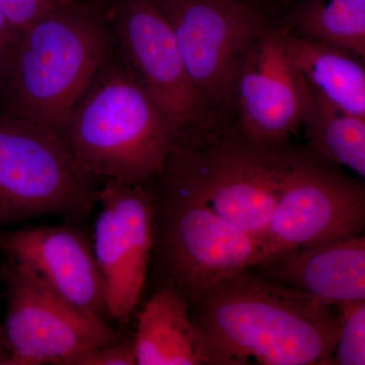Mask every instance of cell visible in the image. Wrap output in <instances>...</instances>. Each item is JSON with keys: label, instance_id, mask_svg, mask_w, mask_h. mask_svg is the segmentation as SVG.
Wrapping results in <instances>:
<instances>
[{"label": "cell", "instance_id": "1", "mask_svg": "<svg viewBox=\"0 0 365 365\" xmlns=\"http://www.w3.org/2000/svg\"><path fill=\"white\" fill-rule=\"evenodd\" d=\"M188 307L211 365L334 364L339 309L252 269L205 288Z\"/></svg>", "mask_w": 365, "mask_h": 365}, {"label": "cell", "instance_id": "2", "mask_svg": "<svg viewBox=\"0 0 365 365\" xmlns=\"http://www.w3.org/2000/svg\"><path fill=\"white\" fill-rule=\"evenodd\" d=\"M297 151L255 143L244 134L210 133L205 120L180 131L153 182L205 204L264 241Z\"/></svg>", "mask_w": 365, "mask_h": 365}, {"label": "cell", "instance_id": "3", "mask_svg": "<svg viewBox=\"0 0 365 365\" xmlns=\"http://www.w3.org/2000/svg\"><path fill=\"white\" fill-rule=\"evenodd\" d=\"M105 30L73 2L21 31L1 91L4 113L63 132L105 61Z\"/></svg>", "mask_w": 365, "mask_h": 365}, {"label": "cell", "instance_id": "4", "mask_svg": "<svg viewBox=\"0 0 365 365\" xmlns=\"http://www.w3.org/2000/svg\"><path fill=\"white\" fill-rule=\"evenodd\" d=\"M98 182L150 185L162 174L177 132L132 71L101 74L62 132Z\"/></svg>", "mask_w": 365, "mask_h": 365}, {"label": "cell", "instance_id": "5", "mask_svg": "<svg viewBox=\"0 0 365 365\" xmlns=\"http://www.w3.org/2000/svg\"><path fill=\"white\" fill-rule=\"evenodd\" d=\"M98 182L61 132L0 115V227L49 215L81 222L98 204Z\"/></svg>", "mask_w": 365, "mask_h": 365}, {"label": "cell", "instance_id": "6", "mask_svg": "<svg viewBox=\"0 0 365 365\" xmlns=\"http://www.w3.org/2000/svg\"><path fill=\"white\" fill-rule=\"evenodd\" d=\"M155 209L151 261L170 287L189 302L235 274L261 265L264 244L205 204L160 185H150ZM150 261V262H151Z\"/></svg>", "mask_w": 365, "mask_h": 365}, {"label": "cell", "instance_id": "7", "mask_svg": "<svg viewBox=\"0 0 365 365\" xmlns=\"http://www.w3.org/2000/svg\"><path fill=\"white\" fill-rule=\"evenodd\" d=\"M1 275L9 365H81L98 348L123 340L109 322L79 311L19 264L7 260Z\"/></svg>", "mask_w": 365, "mask_h": 365}, {"label": "cell", "instance_id": "8", "mask_svg": "<svg viewBox=\"0 0 365 365\" xmlns=\"http://www.w3.org/2000/svg\"><path fill=\"white\" fill-rule=\"evenodd\" d=\"M365 230V182L314 153L297 151L264 237L266 265L294 250ZM258 266V267H260Z\"/></svg>", "mask_w": 365, "mask_h": 365}, {"label": "cell", "instance_id": "9", "mask_svg": "<svg viewBox=\"0 0 365 365\" xmlns=\"http://www.w3.org/2000/svg\"><path fill=\"white\" fill-rule=\"evenodd\" d=\"M168 19L205 111L234 103L247 55L267 29L242 0H153Z\"/></svg>", "mask_w": 365, "mask_h": 365}, {"label": "cell", "instance_id": "10", "mask_svg": "<svg viewBox=\"0 0 365 365\" xmlns=\"http://www.w3.org/2000/svg\"><path fill=\"white\" fill-rule=\"evenodd\" d=\"M93 247L104 280L110 321L126 325L145 285L155 244V209L150 185L103 182Z\"/></svg>", "mask_w": 365, "mask_h": 365}, {"label": "cell", "instance_id": "11", "mask_svg": "<svg viewBox=\"0 0 365 365\" xmlns=\"http://www.w3.org/2000/svg\"><path fill=\"white\" fill-rule=\"evenodd\" d=\"M118 28L133 73L177 134L205 116L172 26L153 0H122Z\"/></svg>", "mask_w": 365, "mask_h": 365}, {"label": "cell", "instance_id": "12", "mask_svg": "<svg viewBox=\"0 0 365 365\" xmlns=\"http://www.w3.org/2000/svg\"><path fill=\"white\" fill-rule=\"evenodd\" d=\"M307 81L290 57L283 33L266 29L235 81L241 132L255 143L280 145L304 123Z\"/></svg>", "mask_w": 365, "mask_h": 365}, {"label": "cell", "instance_id": "13", "mask_svg": "<svg viewBox=\"0 0 365 365\" xmlns=\"http://www.w3.org/2000/svg\"><path fill=\"white\" fill-rule=\"evenodd\" d=\"M0 251L79 311L110 322L104 280L93 242L83 228L67 225L2 232Z\"/></svg>", "mask_w": 365, "mask_h": 365}, {"label": "cell", "instance_id": "14", "mask_svg": "<svg viewBox=\"0 0 365 365\" xmlns=\"http://www.w3.org/2000/svg\"><path fill=\"white\" fill-rule=\"evenodd\" d=\"M257 268L270 279L333 306L360 302L365 299V230L294 250Z\"/></svg>", "mask_w": 365, "mask_h": 365}, {"label": "cell", "instance_id": "15", "mask_svg": "<svg viewBox=\"0 0 365 365\" xmlns=\"http://www.w3.org/2000/svg\"><path fill=\"white\" fill-rule=\"evenodd\" d=\"M138 365H210L207 349L177 290L158 288L138 314L133 337Z\"/></svg>", "mask_w": 365, "mask_h": 365}, {"label": "cell", "instance_id": "16", "mask_svg": "<svg viewBox=\"0 0 365 365\" xmlns=\"http://www.w3.org/2000/svg\"><path fill=\"white\" fill-rule=\"evenodd\" d=\"M307 85L339 111L365 121V66L349 55L306 38L283 34Z\"/></svg>", "mask_w": 365, "mask_h": 365}, {"label": "cell", "instance_id": "17", "mask_svg": "<svg viewBox=\"0 0 365 365\" xmlns=\"http://www.w3.org/2000/svg\"><path fill=\"white\" fill-rule=\"evenodd\" d=\"M317 155L348 168L365 182V121L349 116L319 97L307 83L304 123Z\"/></svg>", "mask_w": 365, "mask_h": 365}, {"label": "cell", "instance_id": "18", "mask_svg": "<svg viewBox=\"0 0 365 365\" xmlns=\"http://www.w3.org/2000/svg\"><path fill=\"white\" fill-rule=\"evenodd\" d=\"M294 20L302 37L339 50L365 66V0H307Z\"/></svg>", "mask_w": 365, "mask_h": 365}, {"label": "cell", "instance_id": "19", "mask_svg": "<svg viewBox=\"0 0 365 365\" xmlns=\"http://www.w3.org/2000/svg\"><path fill=\"white\" fill-rule=\"evenodd\" d=\"M337 307L341 332L334 364L365 365V299Z\"/></svg>", "mask_w": 365, "mask_h": 365}, {"label": "cell", "instance_id": "20", "mask_svg": "<svg viewBox=\"0 0 365 365\" xmlns=\"http://www.w3.org/2000/svg\"><path fill=\"white\" fill-rule=\"evenodd\" d=\"M64 4L63 0H0V11L14 30L21 33Z\"/></svg>", "mask_w": 365, "mask_h": 365}, {"label": "cell", "instance_id": "21", "mask_svg": "<svg viewBox=\"0 0 365 365\" xmlns=\"http://www.w3.org/2000/svg\"><path fill=\"white\" fill-rule=\"evenodd\" d=\"M81 365H138L133 338L98 348Z\"/></svg>", "mask_w": 365, "mask_h": 365}, {"label": "cell", "instance_id": "22", "mask_svg": "<svg viewBox=\"0 0 365 365\" xmlns=\"http://www.w3.org/2000/svg\"><path fill=\"white\" fill-rule=\"evenodd\" d=\"M20 34L9 25L0 11V55L6 60L7 64L20 38Z\"/></svg>", "mask_w": 365, "mask_h": 365}, {"label": "cell", "instance_id": "23", "mask_svg": "<svg viewBox=\"0 0 365 365\" xmlns=\"http://www.w3.org/2000/svg\"><path fill=\"white\" fill-rule=\"evenodd\" d=\"M0 365H9V354H7L1 325H0Z\"/></svg>", "mask_w": 365, "mask_h": 365}, {"label": "cell", "instance_id": "24", "mask_svg": "<svg viewBox=\"0 0 365 365\" xmlns=\"http://www.w3.org/2000/svg\"><path fill=\"white\" fill-rule=\"evenodd\" d=\"M7 68V61L0 55V91H1L2 85H4V78H6V72Z\"/></svg>", "mask_w": 365, "mask_h": 365}, {"label": "cell", "instance_id": "25", "mask_svg": "<svg viewBox=\"0 0 365 365\" xmlns=\"http://www.w3.org/2000/svg\"><path fill=\"white\" fill-rule=\"evenodd\" d=\"M66 2H73V0H63Z\"/></svg>", "mask_w": 365, "mask_h": 365}]
</instances>
